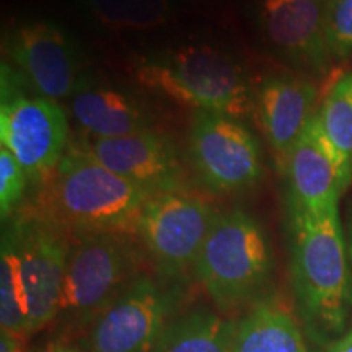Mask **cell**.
Wrapping results in <instances>:
<instances>
[{"instance_id": "obj_11", "label": "cell", "mask_w": 352, "mask_h": 352, "mask_svg": "<svg viewBox=\"0 0 352 352\" xmlns=\"http://www.w3.org/2000/svg\"><path fill=\"white\" fill-rule=\"evenodd\" d=\"M6 52L34 94L50 100H69L82 77L76 44L52 21L16 26L6 38Z\"/></svg>"}, {"instance_id": "obj_26", "label": "cell", "mask_w": 352, "mask_h": 352, "mask_svg": "<svg viewBox=\"0 0 352 352\" xmlns=\"http://www.w3.org/2000/svg\"><path fill=\"white\" fill-rule=\"evenodd\" d=\"M46 352H80V351H78L77 347L57 341V342H52V344L47 347Z\"/></svg>"}, {"instance_id": "obj_13", "label": "cell", "mask_w": 352, "mask_h": 352, "mask_svg": "<svg viewBox=\"0 0 352 352\" xmlns=\"http://www.w3.org/2000/svg\"><path fill=\"white\" fill-rule=\"evenodd\" d=\"M82 147L113 173L129 179L151 195L183 189L178 148L153 129L135 134L82 140Z\"/></svg>"}, {"instance_id": "obj_17", "label": "cell", "mask_w": 352, "mask_h": 352, "mask_svg": "<svg viewBox=\"0 0 352 352\" xmlns=\"http://www.w3.org/2000/svg\"><path fill=\"white\" fill-rule=\"evenodd\" d=\"M233 352H307V347L292 315L261 302L236 323Z\"/></svg>"}, {"instance_id": "obj_1", "label": "cell", "mask_w": 352, "mask_h": 352, "mask_svg": "<svg viewBox=\"0 0 352 352\" xmlns=\"http://www.w3.org/2000/svg\"><path fill=\"white\" fill-rule=\"evenodd\" d=\"M151 196L101 165L80 142L69 144L54 175L44 184L39 215L76 235L129 233L138 228Z\"/></svg>"}, {"instance_id": "obj_3", "label": "cell", "mask_w": 352, "mask_h": 352, "mask_svg": "<svg viewBox=\"0 0 352 352\" xmlns=\"http://www.w3.org/2000/svg\"><path fill=\"white\" fill-rule=\"evenodd\" d=\"M140 85L202 111L248 120L254 113V90L235 60L208 44H188L139 59Z\"/></svg>"}, {"instance_id": "obj_8", "label": "cell", "mask_w": 352, "mask_h": 352, "mask_svg": "<svg viewBox=\"0 0 352 352\" xmlns=\"http://www.w3.org/2000/svg\"><path fill=\"white\" fill-rule=\"evenodd\" d=\"M217 215L208 202L184 189L153 195L139 215L140 240L166 276H178L195 266Z\"/></svg>"}, {"instance_id": "obj_22", "label": "cell", "mask_w": 352, "mask_h": 352, "mask_svg": "<svg viewBox=\"0 0 352 352\" xmlns=\"http://www.w3.org/2000/svg\"><path fill=\"white\" fill-rule=\"evenodd\" d=\"M323 30L329 56L346 59L352 54V0H327Z\"/></svg>"}, {"instance_id": "obj_18", "label": "cell", "mask_w": 352, "mask_h": 352, "mask_svg": "<svg viewBox=\"0 0 352 352\" xmlns=\"http://www.w3.org/2000/svg\"><path fill=\"white\" fill-rule=\"evenodd\" d=\"M235 331V321L192 311L166 324L151 352H233Z\"/></svg>"}, {"instance_id": "obj_7", "label": "cell", "mask_w": 352, "mask_h": 352, "mask_svg": "<svg viewBox=\"0 0 352 352\" xmlns=\"http://www.w3.org/2000/svg\"><path fill=\"white\" fill-rule=\"evenodd\" d=\"M188 142L192 168L212 192L243 191L261 179V145L241 120L196 109Z\"/></svg>"}, {"instance_id": "obj_6", "label": "cell", "mask_w": 352, "mask_h": 352, "mask_svg": "<svg viewBox=\"0 0 352 352\" xmlns=\"http://www.w3.org/2000/svg\"><path fill=\"white\" fill-rule=\"evenodd\" d=\"M138 253L124 233L77 235L70 243L59 315L90 323L138 277Z\"/></svg>"}, {"instance_id": "obj_14", "label": "cell", "mask_w": 352, "mask_h": 352, "mask_svg": "<svg viewBox=\"0 0 352 352\" xmlns=\"http://www.w3.org/2000/svg\"><path fill=\"white\" fill-rule=\"evenodd\" d=\"M315 101L316 88L302 77L272 76L254 90L253 118L280 170L307 124L315 116L311 114Z\"/></svg>"}, {"instance_id": "obj_4", "label": "cell", "mask_w": 352, "mask_h": 352, "mask_svg": "<svg viewBox=\"0 0 352 352\" xmlns=\"http://www.w3.org/2000/svg\"><path fill=\"white\" fill-rule=\"evenodd\" d=\"M197 279L222 308L253 300L266 287L272 252L261 223L241 209L219 214L195 263Z\"/></svg>"}, {"instance_id": "obj_10", "label": "cell", "mask_w": 352, "mask_h": 352, "mask_svg": "<svg viewBox=\"0 0 352 352\" xmlns=\"http://www.w3.org/2000/svg\"><path fill=\"white\" fill-rule=\"evenodd\" d=\"M8 228L19 253L33 333L59 315L70 243L64 230L39 214L16 219Z\"/></svg>"}, {"instance_id": "obj_9", "label": "cell", "mask_w": 352, "mask_h": 352, "mask_svg": "<svg viewBox=\"0 0 352 352\" xmlns=\"http://www.w3.org/2000/svg\"><path fill=\"white\" fill-rule=\"evenodd\" d=\"M290 215L321 214L338 208L352 179V164L328 138L318 114L290 151L283 166Z\"/></svg>"}, {"instance_id": "obj_2", "label": "cell", "mask_w": 352, "mask_h": 352, "mask_svg": "<svg viewBox=\"0 0 352 352\" xmlns=\"http://www.w3.org/2000/svg\"><path fill=\"white\" fill-rule=\"evenodd\" d=\"M294 289L305 323L329 336L344 327L351 274L338 208L290 215Z\"/></svg>"}, {"instance_id": "obj_19", "label": "cell", "mask_w": 352, "mask_h": 352, "mask_svg": "<svg viewBox=\"0 0 352 352\" xmlns=\"http://www.w3.org/2000/svg\"><path fill=\"white\" fill-rule=\"evenodd\" d=\"M0 323L2 329L25 336L30 333L28 296L20 271V259L10 228L2 233L0 250Z\"/></svg>"}, {"instance_id": "obj_20", "label": "cell", "mask_w": 352, "mask_h": 352, "mask_svg": "<svg viewBox=\"0 0 352 352\" xmlns=\"http://www.w3.org/2000/svg\"><path fill=\"white\" fill-rule=\"evenodd\" d=\"M101 25L114 30H151L170 20L171 0H87Z\"/></svg>"}, {"instance_id": "obj_21", "label": "cell", "mask_w": 352, "mask_h": 352, "mask_svg": "<svg viewBox=\"0 0 352 352\" xmlns=\"http://www.w3.org/2000/svg\"><path fill=\"white\" fill-rule=\"evenodd\" d=\"M318 116L328 138L352 164V74L342 76L331 87Z\"/></svg>"}, {"instance_id": "obj_12", "label": "cell", "mask_w": 352, "mask_h": 352, "mask_svg": "<svg viewBox=\"0 0 352 352\" xmlns=\"http://www.w3.org/2000/svg\"><path fill=\"white\" fill-rule=\"evenodd\" d=\"M168 300L148 277H138L91 321L87 352H151L165 329Z\"/></svg>"}, {"instance_id": "obj_23", "label": "cell", "mask_w": 352, "mask_h": 352, "mask_svg": "<svg viewBox=\"0 0 352 352\" xmlns=\"http://www.w3.org/2000/svg\"><path fill=\"white\" fill-rule=\"evenodd\" d=\"M28 186L30 179L23 166L12 155V152L2 145L0 147V214H2L3 222L19 210Z\"/></svg>"}, {"instance_id": "obj_25", "label": "cell", "mask_w": 352, "mask_h": 352, "mask_svg": "<svg viewBox=\"0 0 352 352\" xmlns=\"http://www.w3.org/2000/svg\"><path fill=\"white\" fill-rule=\"evenodd\" d=\"M328 352H352V329L344 338H341L340 341L334 342V344L329 347Z\"/></svg>"}, {"instance_id": "obj_24", "label": "cell", "mask_w": 352, "mask_h": 352, "mask_svg": "<svg viewBox=\"0 0 352 352\" xmlns=\"http://www.w3.org/2000/svg\"><path fill=\"white\" fill-rule=\"evenodd\" d=\"M21 338L23 336L2 329V333H0V352H26Z\"/></svg>"}, {"instance_id": "obj_16", "label": "cell", "mask_w": 352, "mask_h": 352, "mask_svg": "<svg viewBox=\"0 0 352 352\" xmlns=\"http://www.w3.org/2000/svg\"><path fill=\"white\" fill-rule=\"evenodd\" d=\"M69 109L91 138L108 139L152 129V114L138 98L94 76L78 78Z\"/></svg>"}, {"instance_id": "obj_15", "label": "cell", "mask_w": 352, "mask_h": 352, "mask_svg": "<svg viewBox=\"0 0 352 352\" xmlns=\"http://www.w3.org/2000/svg\"><path fill=\"white\" fill-rule=\"evenodd\" d=\"M324 3L327 0H259V21L272 46L316 72H323L329 59Z\"/></svg>"}, {"instance_id": "obj_5", "label": "cell", "mask_w": 352, "mask_h": 352, "mask_svg": "<svg viewBox=\"0 0 352 352\" xmlns=\"http://www.w3.org/2000/svg\"><path fill=\"white\" fill-rule=\"evenodd\" d=\"M33 90L10 63H2L0 142L23 166L30 184H46L69 147V120L59 103Z\"/></svg>"}]
</instances>
